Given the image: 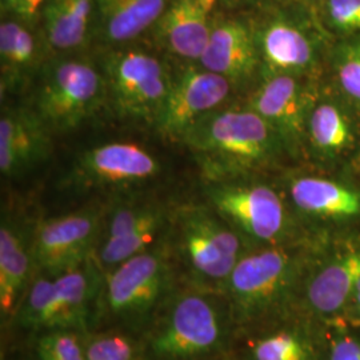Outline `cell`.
Segmentation results:
<instances>
[{
	"label": "cell",
	"mask_w": 360,
	"mask_h": 360,
	"mask_svg": "<svg viewBox=\"0 0 360 360\" xmlns=\"http://www.w3.org/2000/svg\"><path fill=\"white\" fill-rule=\"evenodd\" d=\"M179 143L193 155L205 183L251 176L288 154L279 135L247 104L211 112Z\"/></svg>",
	"instance_id": "6da1fadb"
},
{
	"label": "cell",
	"mask_w": 360,
	"mask_h": 360,
	"mask_svg": "<svg viewBox=\"0 0 360 360\" xmlns=\"http://www.w3.org/2000/svg\"><path fill=\"white\" fill-rule=\"evenodd\" d=\"M51 58L39 71L30 104L55 135L80 127L107 104V86L99 62L79 53Z\"/></svg>",
	"instance_id": "7a4b0ae2"
},
{
	"label": "cell",
	"mask_w": 360,
	"mask_h": 360,
	"mask_svg": "<svg viewBox=\"0 0 360 360\" xmlns=\"http://www.w3.org/2000/svg\"><path fill=\"white\" fill-rule=\"evenodd\" d=\"M262 77L306 79L316 70L326 30L318 13L284 0L251 13Z\"/></svg>",
	"instance_id": "3957f363"
},
{
	"label": "cell",
	"mask_w": 360,
	"mask_h": 360,
	"mask_svg": "<svg viewBox=\"0 0 360 360\" xmlns=\"http://www.w3.org/2000/svg\"><path fill=\"white\" fill-rule=\"evenodd\" d=\"M175 247L193 287L221 292L238 260L242 236L208 205H187L172 212Z\"/></svg>",
	"instance_id": "277c9868"
},
{
	"label": "cell",
	"mask_w": 360,
	"mask_h": 360,
	"mask_svg": "<svg viewBox=\"0 0 360 360\" xmlns=\"http://www.w3.org/2000/svg\"><path fill=\"white\" fill-rule=\"evenodd\" d=\"M217 292L193 287L174 297L148 338L147 349L156 360H196L223 345L224 309Z\"/></svg>",
	"instance_id": "5b68a950"
},
{
	"label": "cell",
	"mask_w": 360,
	"mask_h": 360,
	"mask_svg": "<svg viewBox=\"0 0 360 360\" xmlns=\"http://www.w3.org/2000/svg\"><path fill=\"white\" fill-rule=\"evenodd\" d=\"M132 44L105 49L99 56L107 86V104L120 119L154 124L174 74L158 55Z\"/></svg>",
	"instance_id": "8992f818"
},
{
	"label": "cell",
	"mask_w": 360,
	"mask_h": 360,
	"mask_svg": "<svg viewBox=\"0 0 360 360\" xmlns=\"http://www.w3.org/2000/svg\"><path fill=\"white\" fill-rule=\"evenodd\" d=\"M104 274L108 312L124 324L142 326L166 302L174 282L169 235Z\"/></svg>",
	"instance_id": "52a82bcc"
},
{
	"label": "cell",
	"mask_w": 360,
	"mask_h": 360,
	"mask_svg": "<svg viewBox=\"0 0 360 360\" xmlns=\"http://www.w3.org/2000/svg\"><path fill=\"white\" fill-rule=\"evenodd\" d=\"M248 178L205 183L207 205L240 236L278 245L290 230L283 196L270 184Z\"/></svg>",
	"instance_id": "ba28073f"
},
{
	"label": "cell",
	"mask_w": 360,
	"mask_h": 360,
	"mask_svg": "<svg viewBox=\"0 0 360 360\" xmlns=\"http://www.w3.org/2000/svg\"><path fill=\"white\" fill-rule=\"evenodd\" d=\"M295 271V257L287 250L267 245L242 255L223 285L221 295L227 297L238 319L250 321L287 295Z\"/></svg>",
	"instance_id": "9c48e42d"
},
{
	"label": "cell",
	"mask_w": 360,
	"mask_h": 360,
	"mask_svg": "<svg viewBox=\"0 0 360 360\" xmlns=\"http://www.w3.org/2000/svg\"><path fill=\"white\" fill-rule=\"evenodd\" d=\"M104 212L102 207L89 206L38 221L32 229L35 270L58 276L94 257L103 230Z\"/></svg>",
	"instance_id": "30bf717a"
},
{
	"label": "cell",
	"mask_w": 360,
	"mask_h": 360,
	"mask_svg": "<svg viewBox=\"0 0 360 360\" xmlns=\"http://www.w3.org/2000/svg\"><path fill=\"white\" fill-rule=\"evenodd\" d=\"M160 172L159 159L141 144L103 143L77 155L65 184L77 191L127 188L154 180Z\"/></svg>",
	"instance_id": "8fae6325"
},
{
	"label": "cell",
	"mask_w": 360,
	"mask_h": 360,
	"mask_svg": "<svg viewBox=\"0 0 360 360\" xmlns=\"http://www.w3.org/2000/svg\"><path fill=\"white\" fill-rule=\"evenodd\" d=\"M233 90L235 86L229 79L199 63H187L172 75L155 129L163 138L180 142L198 122L224 107Z\"/></svg>",
	"instance_id": "7c38bea8"
},
{
	"label": "cell",
	"mask_w": 360,
	"mask_h": 360,
	"mask_svg": "<svg viewBox=\"0 0 360 360\" xmlns=\"http://www.w3.org/2000/svg\"><path fill=\"white\" fill-rule=\"evenodd\" d=\"M303 80L290 75L262 77L245 103L279 135L288 155L306 147L307 119L315 95Z\"/></svg>",
	"instance_id": "4fadbf2b"
},
{
	"label": "cell",
	"mask_w": 360,
	"mask_h": 360,
	"mask_svg": "<svg viewBox=\"0 0 360 360\" xmlns=\"http://www.w3.org/2000/svg\"><path fill=\"white\" fill-rule=\"evenodd\" d=\"M199 65L229 79L235 87L260 72L251 13L219 8Z\"/></svg>",
	"instance_id": "5bb4252c"
},
{
	"label": "cell",
	"mask_w": 360,
	"mask_h": 360,
	"mask_svg": "<svg viewBox=\"0 0 360 360\" xmlns=\"http://www.w3.org/2000/svg\"><path fill=\"white\" fill-rule=\"evenodd\" d=\"M52 135L31 104H3L0 115L1 175L16 179L44 163L51 155Z\"/></svg>",
	"instance_id": "9a60e30c"
},
{
	"label": "cell",
	"mask_w": 360,
	"mask_h": 360,
	"mask_svg": "<svg viewBox=\"0 0 360 360\" xmlns=\"http://www.w3.org/2000/svg\"><path fill=\"white\" fill-rule=\"evenodd\" d=\"M219 8V0H168L148 37L158 49L187 63H198Z\"/></svg>",
	"instance_id": "2e32d148"
},
{
	"label": "cell",
	"mask_w": 360,
	"mask_h": 360,
	"mask_svg": "<svg viewBox=\"0 0 360 360\" xmlns=\"http://www.w3.org/2000/svg\"><path fill=\"white\" fill-rule=\"evenodd\" d=\"M51 53L39 28L18 18H1L0 22V90L16 94L38 77Z\"/></svg>",
	"instance_id": "e0dca14e"
},
{
	"label": "cell",
	"mask_w": 360,
	"mask_h": 360,
	"mask_svg": "<svg viewBox=\"0 0 360 360\" xmlns=\"http://www.w3.org/2000/svg\"><path fill=\"white\" fill-rule=\"evenodd\" d=\"M35 270L32 255V230L10 214L1 215L0 224V315L10 322L30 287Z\"/></svg>",
	"instance_id": "ac0fdd59"
},
{
	"label": "cell",
	"mask_w": 360,
	"mask_h": 360,
	"mask_svg": "<svg viewBox=\"0 0 360 360\" xmlns=\"http://www.w3.org/2000/svg\"><path fill=\"white\" fill-rule=\"evenodd\" d=\"M168 0H95L94 41L104 49L148 37Z\"/></svg>",
	"instance_id": "d6986e66"
},
{
	"label": "cell",
	"mask_w": 360,
	"mask_h": 360,
	"mask_svg": "<svg viewBox=\"0 0 360 360\" xmlns=\"http://www.w3.org/2000/svg\"><path fill=\"white\" fill-rule=\"evenodd\" d=\"M95 0H46L39 30L51 55L79 53L94 41Z\"/></svg>",
	"instance_id": "ffe728a7"
},
{
	"label": "cell",
	"mask_w": 360,
	"mask_h": 360,
	"mask_svg": "<svg viewBox=\"0 0 360 360\" xmlns=\"http://www.w3.org/2000/svg\"><path fill=\"white\" fill-rule=\"evenodd\" d=\"M105 274L95 257L72 270L53 276L60 306V330L86 333L98 296L103 294Z\"/></svg>",
	"instance_id": "44dd1931"
},
{
	"label": "cell",
	"mask_w": 360,
	"mask_h": 360,
	"mask_svg": "<svg viewBox=\"0 0 360 360\" xmlns=\"http://www.w3.org/2000/svg\"><path fill=\"white\" fill-rule=\"evenodd\" d=\"M288 196L297 211L309 217L349 219L360 214V193L336 180L312 175L291 176Z\"/></svg>",
	"instance_id": "7402d4cb"
},
{
	"label": "cell",
	"mask_w": 360,
	"mask_h": 360,
	"mask_svg": "<svg viewBox=\"0 0 360 360\" xmlns=\"http://www.w3.org/2000/svg\"><path fill=\"white\" fill-rule=\"evenodd\" d=\"M354 142V124L346 108L333 101L315 98L306 129L309 151L323 160H336L347 154Z\"/></svg>",
	"instance_id": "603a6c76"
},
{
	"label": "cell",
	"mask_w": 360,
	"mask_h": 360,
	"mask_svg": "<svg viewBox=\"0 0 360 360\" xmlns=\"http://www.w3.org/2000/svg\"><path fill=\"white\" fill-rule=\"evenodd\" d=\"M360 279V250L338 257L309 282V306L319 314H333L354 296Z\"/></svg>",
	"instance_id": "cb8c5ba5"
},
{
	"label": "cell",
	"mask_w": 360,
	"mask_h": 360,
	"mask_svg": "<svg viewBox=\"0 0 360 360\" xmlns=\"http://www.w3.org/2000/svg\"><path fill=\"white\" fill-rule=\"evenodd\" d=\"M171 220L172 211L166 206L127 235L110 240H101L94 257L104 272L112 270L129 257H135L160 242L167 235L166 232L171 227Z\"/></svg>",
	"instance_id": "d4e9b609"
},
{
	"label": "cell",
	"mask_w": 360,
	"mask_h": 360,
	"mask_svg": "<svg viewBox=\"0 0 360 360\" xmlns=\"http://www.w3.org/2000/svg\"><path fill=\"white\" fill-rule=\"evenodd\" d=\"M15 318L26 330L46 333L62 328L60 306L53 276L41 274L32 281Z\"/></svg>",
	"instance_id": "484cf974"
},
{
	"label": "cell",
	"mask_w": 360,
	"mask_h": 360,
	"mask_svg": "<svg viewBox=\"0 0 360 360\" xmlns=\"http://www.w3.org/2000/svg\"><path fill=\"white\" fill-rule=\"evenodd\" d=\"M333 74L345 99L360 107V34L338 41L333 51Z\"/></svg>",
	"instance_id": "4316f807"
},
{
	"label": "cell",
	"mask_w": 360,
	"mask_h": 360,
	"mask_svg": "<svg viewBox=\"0 0 360 360\" xmlns=\"http://www.w3.org/2000/svg\"><path fill=\"white\" fill-rule=\"evenodd\" d=\"M250 360H311V351L300 335L283 330L254 342Z\"/></svg>",
	"instance_id": "83f0119b"
},
{
	"label": "cell",
	"mask_w": 360,
	"mask_h": 360,
	"mask_svg": "<svg viewBox=\"0 0 360 360\" xmlns=\"http://www.w3.org/2000/svg\"><path fill=\"white\" fill-rule=\"evenodd\" d=\"M38 360H86V335L77 330H51L39 338Z\"/></svg>",
	"instance_id": "f1b7e54d"
},
{
	"label": "cell",
	"mask_w": 360,
	"mask_h": 360,
	"mask_svg": "<svg viewBox=\"0 0 360 360\" xmlns=\"http://www.w3.org/2000/svg\"><path fill=\"white\" fill-rule=\"evenodd\" d=\"M318 18L326 31L340 39L360 34V0H324Z\"/></svg>",
	"instance_id": "f546056e"
},
{
	"label": "cell",
	"mask_w": 360,
	"mask_h": 360,
	"mask_svg": "<svg viewBox=\"0 0 360 360\" xmlns=\"http://www.w3.org/2000/svg\"><path fill=\"white\" fill-rule=\"evenodd\" d=\"M139 349L120 333L86 335V360H138Z\"/></svg>",
	"instance_id": "4dcf8cb0"
},
{
	"label": "cell",
	"mask_w": 360,
	"mask_h": 360,
	"mask_svg": "<svg viewBox=\"0 0 360 360\" xmlns=\"http://www.w3.org/2000/svg\"><path fill=\"white\" fill-rule=\"evenodd\" d=\"M330 360H360V338L343 336L336 339Z\"/></svg>",
	"instance_id": "1f68e13d"
},
{
	"label": "cell",
	"mask_w": 360,
	"mask_h": 360,
	"mask_svg": "<svg viewBox=\"0 0 360 360\" xmlns=\"http://www.w3.org/2000/svg\"><path fill=\"white\" fill-rule=\"evenodd\" d=\"M284 0H219L220 10L231 13H257L262 8L270 7L272 4Z\"/></svg>",
	"instance_id": "d6a6232c"
},
{
	"label": "cell",
	"mask_w": 360,
	"mask_h": 360,
	"mask_svg": "<svg viewBox=\"0 0 360 360\" xmlns=\"http://www.w3.org/2000/svg\"><path fill=\"white\" fill-rule=\"evenodd\" d=\"M44 3L46 0H20V13L18 19L28 26L39 28Z\"/></svg>",
	"instance_id": "836d02e7"
},
{
	"label": "cell",
	"mask_w": 360,
	"mask_h": 360,
	"mask_svg": "<svg viewBox=\"0 0 360 360\" xmlns=\"http://www.w3.org/2000/svg\"><path fill=\"white\" fill-rule=\"evenodd\" d=\"M20 0H0L1 18H19Z\"/></svg>",
	"instance_id": "e575fe53"
},
{
	"label": "cell",
	"mask_w": 360,
	"mask_h": 360,
	"mask_svg": "<svg viewBox=\"0 0 360 360\" xmlns=\"http://www.w3.org/2000/svg\"><path fill=\"white\" fill-rule=\"evenodd\" d=\"M296 3L304 6V7H309V10H312L314 13H318L321 6L324 3V0H294Z\"/></svg>",
	"instance_id": "d590c367"
},
{
	"label": "cell",
	"mask_w": 360,
	"mask_h": 360,
	"mask_svg": "<svg viewBox=\"0 0 360 360\" xmlns=\"http://www.w3.org/2000/svg\"><path fill=\"white\" fill-rule=\"evenodd\" d=\"M352 299H354V302H355V304H358L360 303V279L358 284H356V288H355V292H354V296H352Z\"/></svg>",
	"instance_id": "8d00e7d4"
},
{
	"label": "cell",
	"mask_w": 360,
	"mask_h": 360,
	"mask_svg": "<svg viewBox=\"0 0 360 360\" xmlns=\"http://www.w3.org/2000/svg\"><path fill=\"white\" fill-rule=\"evenodd\" d=\"M355 312H356V321L358 322H360V303H358V304H355Z\"/></svg>",
	"instance_id": "74e56055"
}]
</instances>
